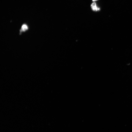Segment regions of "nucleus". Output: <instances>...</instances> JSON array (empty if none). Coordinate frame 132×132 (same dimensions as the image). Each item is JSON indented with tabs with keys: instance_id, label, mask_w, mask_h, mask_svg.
Listing matches in <instances>:
<instances>
[{
	"instance_id": "2",
	"label": "nucleus",
	"mask_w": 132,
	"mask_h": 132,
	"mask_svg": "<svg viewBox=\"0 0 132 132\" xmlns=\"http://www.w3.org/2000/svg\"><path fill=\"white\" fill-rule=\"evenodd\" d=\"M28 29V26L25 24H23L22 26L21 30L23 31H24L26 30H27Z\"/></svg>"
},
{
	"instance_id": "1",
	"label": "nucleus",
	"mask_w": 132,
	"mask_h": 132,
	"mask_svg": "<svg viewBox=\"0 0 132 132\" xmlns=\"http://www.w3.org/2000/svg\"><path fill=\"white\" fill-rule=\"evenodd\" d=\"M91 7L92 10L94 11H97L100 10V8L97 6L95 2H93L91 5Z\"/></svg>"
},
{
	"instance_id": "3",
	"label": "nucleus",
	"mask_w": 132,
	"mask_h": 132,
	"mask_svg": "<svg viewBox=\"0 0 132 132\" xmlns=\"http://www.w3.org/2000/svg\"><path fill=\"white\" fill-rule=\"evenodd\" d=\"M97 0H93V2L96 1H97Z\"/></svg>"
}]
</instances>
